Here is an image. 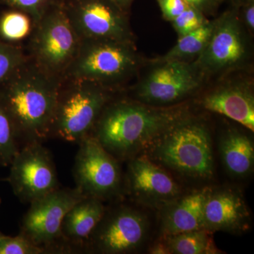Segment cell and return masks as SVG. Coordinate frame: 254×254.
<instances>
[{
  "mask_svg": "<svg viewBox=\"0 0 254 254\" xmlns=\"http://www.w3.org/2000/svg\"><path fill=\"white\" fill-rule=\"evenodd\" d=\"M187 115L185 108L112 99L100 114L90 136L119 161H128L143 154L164 132Z\"/></svg>",
  "mask_w": 254,
  "mask_h": 254,
  "instance_id": "cell-1",
  "label": "cell"
},
{
  "mask_svg": "<svg viewBox=\"0 0 254 254\" xmlns=\"http://www.w3.org/2000/svg\"><path fill=\"white\" fill-rule=\"evenodd\" d=\"M60 83L28 58L0 88V102L14 124L21 147L50 138Z\"/></svg>",
  "mask_w": 254,
  "mask_h": 254,
  "instance_id": "cell-2",
  "label": "cell"
},
{
  "mask_svg": "<svg viewBox=\"0 0 254 254\" xmlns=\"http://www.w3.org/2000/svg\"><path fill=\"white\" fill-rule=\"evenodd\" d=\"M141 155L192 180L206 181L215 174L210 130L203 121L189 115L172 125Z\"/></svg>",
  "mask_w": 254,
  "mask_h": 254,
  "instance_id": "cell-3",
  "label": "cell"
},
{
  "mask_svg": "<svg viewBox=\"0 0 254 254\" xmlns=\"http://www.w3.org/2000/svg\"><path fill=\"white\" fill-rule=\"evenodd\" d=\"M113 91L93 82L66 77L60 83L50 138L79 143L91 134Z\"/></svg>",
  "mask_w": 254,
  "mask_h": 254,
  "instance_id": "cell-4",
  "label": "cell"
},
{
  "mask_svg": "<svg viewBox=\"0 0 254 254\" xmlns=\"http://www.w3.org/2000/svg\"><path fill=\"white\" fill-rule=\"evenodd\" d=\"M29 59L50 77L61 81L66 76L81 45L60 0H52L33 25Z\"/></svg>",
  "mask_w": 254,
  "mask_h": 254,
  "instance_id": "cell-5",
  "label": "cell"
},
{
  "mask_svg": "<svg viewBox=\"0 0 254 254\" xmlns=\"http://www.w3.org/2000/svg\"><path fill=\"white\" fill-rule=\"evenodd\" d=\"M137 64L133 43L81 40L77 55L64 78L86 80L113 91L132 74Z\"/></svg>",
  "mask_w": 254,
  "mask_h": 254,
  "instance_id": "cell-6",
  "label": "cell"
},
{
  "mask_svg": "<svg viewBox=\"0 0 254 254\" xmlns=\"http://www.w3.org/2000/svg\"><path fill=\"white\" fill-rule=\"evenodd\" d=\"M106 207L103 218L87 244L86 252L100 254L138 253L150 237L148 214L138 204L119 199Z\"/></svg>",
  "mask_w": 254,
  "mask_h": 254,
  "instance_id": "cell-7",
  "label": "cell"
},
{
  "mask_svg": "<svg viewBox=\"0 0 254 254\" xmlns=\"http://www.w3.org/2000/svg\"><path fill=\"white\" fill-rule=\"evenodd\" d=\"M85 195L74 188L57 189L30 203L20 225L21 235L47 254H69L62 234L64 218Z\"/></svg>",
  "mask_w": 254,
  "mask_h": 254,
  "instance_id": "cell-8",
  "label": "cell"
},
{
  "mask_svg": "<svg viewBox=\"0 0 254 254\" xmlns=\"http://www.w3.org/2000/svg\"><path fill=\"white\" fill-rule=\"evenodd\" d=\"M79 145L73 173L76 187L85 196L115 201L125 195V175L118 160L88 136Z\"/></svg>",
  "mask_w": 254,
  "mask_h": 254,
  "instance_id": "cell-9",
  "label": "cell"
},
{
  "mask_svg": "<svg viewBox=\"0 0 254 254\" xmlns=\"http://www.w3.org/2000/svg\"><path fill=\"white\" fill-rule=\"evenodd\" d=\"M9 167L5 180L23 203L30 204L60 187L53 155L43 143L23 145Z\"/></svg>",
  "mask_w": 254,
  "mask_h": 254,
  "instance_id": "cell-10",
  "label": "cell"
},
{
  "mask_svg": "<svg viewBox=\"0 0 254 254\" xmlns=\"http://www.w3.org/2000/svg\"><path fill=\"white\" fill-rule=\"evenodd\" d=\"M81 40L133 43L127 11L112 0H60Z\"/></svg>",
  "mask_w": 254,
  "mask_h": 254,
  "instance_id": "cell-11",
  "label": "cell"
},
{
  "mask_svg": "<svg viewBox=\"0 0 254 254\" xmlns=\"http://www.w3.org/2000/svg\"><path fill=\"white\" fill-rule=\"evenodd\" d=\"M127 162L125 195L135 203L159 210L182 194L176 180L145 155H137Z\"/></svg>",
  "mask_w": 254,
  "mask_h": 254,
  "instance_id": "cell-12",
  "label": "cell"
},
{
  "mask_svg": "<svg viewBox=\"0 0 254 254\" xmlns=\"http://www.w3.org/2000/svg\"><path fill=\"white\" fill-rule=\"evenodd\" d=\"M200 75L193 64L177 60L161 62L138 86L137 100L155 107L177 103L200 86Z\"/></svg>",
  "mask_w": 254,
  "mask_h": 254,
  "instance_id": "cell-13",
  "label": "cell"
},
{
  "mask_svg": "<svg viewBox=\"0 0 254 254\" xmlns=\"http://www.w3.org/2000/svg\"><path fill=\"white\" fill-rule=\"evenodd\" d=\"M237 8L215 20L213 33L193 66L200 74L234 67L245 59L246 46Z\"/></svg>",
  "mask_w": 254,
  "mask_h": 254,
  "instance_id": "cell-14",
  "label": "cell"
},
{
  "mask_svg": "<svg viewBox=\"0 0 254 254\" xmlns=\"http://www.w3.org/2000/svg\"><path fill=\"white\" fill-rule=\"evenodd\" d=\"M204 229L212 233L240 235L250 230L252 215L240 190L232 187L212 188L203 209Z\"/></svg>",
  "mask_w": 254,
  "mask_h": 254,
  "instance_id": "cell-15",
  "label": "cell"
},
{
  "mask_svg": "<svg viewBox=\"0 0 254 254\" xmlns=\"http://www.w3.org/2000/svg\"><path fill=\"white\" fill-rule=\"evenodd\" d=\"M210 187L180 195L159 210L160 237L204 229L203 209Z\"/></svg>",
  "mask_w": 254,
  "mask_h": 254,
  "instance_id": "cell-16",
  "label": "cell"
},
{
  "mask_svg": "<svg viewBox=\"0 0 254 254\" xmlns=\"http://www.w3.org/2000/svg\"><path fill=\"white\" fill-rule=\"evenodd\" d=\"M104 202L84 196L64 218L62 234L69 254L86 252L87 244L106 210Z\"/></svg>",
  "mask_w": 254,
  "mask_h": 254,
  "instance_id": "cell-17",
  "label": "cell"
},
{
  "mask_svg": "<svg viewBox=\"0 0 254 254\" xmlns=\"http://www.w3.org/2000/svg\"><path fill=\"white\" fill-rule=\"evenodd\" d=\"M201 104L205 110L220 114L254 131V96L245 84L221 86L205 95Z\"/></svg>",
  "mask_w": 254,
  "mask_h": 254,
  "instance_id": "cell-18",
  "label": "cell"
},
{
  "mask_svg": "<svg viewBox=\"0 0 254 254\" xmlns=\"http://www.w3.org/2000/svg\"><path fill=\"white\" fill-rule=\"evenodd\" d=\"M219 152L229 175L245 178L254 166V145L248 135L238 129L227 130L220 138Z\"/></svg>",
  "mask_w": 254,
  "mask_h": 254,
  "instance_id": "cell-19",
  "label": "cell"
},
{
  "mask_svg": "<svg viewBox=\"0 0 254 254\" xmlns=\"http://www.w3.org/2000/svg\"><path fill=\"white\" fill-rule=\"evenodd\" d=\"M215 26V20L208 21L195 31L179 37L177 44L159 59L158 63L170 60L185 62L188 58L198 56L208 44Z\"/></svg>",
  "mask_w": 254,
  "mask_h": 254,
  "instance_id": "cell-20",
  "label": "cell"
},
{
  "mask_svg": "<svg viewBox=\"0 0 254 254\" xmlns=\"http://www.w3.org/2000/svg\"><path fill=\"white\" fill-rule=\"evenodd\" d=\"M165 238L171 254H222L214 243L212 232L205 230L182 232Z\"/></svg>",
  "mask_w": 254,
  "mask_h": 254,
  "instance_id": "cell-21",
  "label": "cell"
},
{
  "mask_svg": "<svg viewBox=\"0 0 254 254\" xmlns=\"http://www.w3.org/2000/svg\"><path fill=\"white\" fill-rule=\"evenodd\" d=\"M21 148L14 124L0 102V166L9 167Z\"/></svg>",
  "mask_w": 254,
  "mask_h": 254,
  "instance_id": "cell-22",
  "label": "cell"
},
{
  "mask_svg": "<svg viewBox=\"0 0 254 254\" xmlns=\"http://www.w3.org/2000/svg\"><path fill=\"white\" fill-rule=\"evenodd\" d=\"M33 28L31 16L18 10L4 13L0 18V37L7 43L22 41L31 36Z\"/></svg>",
  "mask_w": 254,
  "mask_h": 254,
  "instance_id": "cell-23",
  "label": "cell"
},
{
  "mask_svg": "<svg viewBox=\"0 0 254 254\" xmlns=\"http://www.w3.org/2000/svg\"><path fill=\"white\" fill-rule=\"evenodd\" d=\"M28 59L19 46L0 40V88Z\"/></svg>",
  "mask_w": 254,
  "mask_h": 254,
  "instance_id": "cell-24",
  "label": "cell"
},
{
  "mask_svg": "<svg viewBox=\"0 0 254 254\" xmlns=\"http://www.w3.org/2000/svg\"><path fill=\"white\" fill-rule=\"evenodd\" d=\"M0 254H47L46 251L21 234L15 237L0 234Z\"/></svg>",
  "mask_w": 254,
  "mask_h": 254,
  "instance_id": "cell-25",
  "label": "cell"
},
{
  "mask_svg": "<svg viewBox=\"0 0 254 254\" xmlns=\"http://www.w3.org/2000/svg\"><path fill=\"white\" fill-rule=\"evenodd\" d=\"M207 21L208 20L205 18L204 14L190 5L172 22L177 34L180 37L195 31Z\"/></svg>",
  "mask_w": 254,
  "mask_h": 254,
  "instance_id": "cell-26",
  "label": "cell"
},
{
  "mask_svg": "<svg viewBox=\"0 0 254 254\" xmlns=\"http://www.w3.org/2000/svg\"><path fill=\"white\" fill-rule=\"evenodd\" d=\"M9 6L31 16L35 24L44 14L52 0H4Z\"/></svg>",
  "mask_w": 254,
  "mask_h": 254,
  "instance_id": "cell-27",
  "label": "cell"
},
{
  "mask_svg": "<svg viewBox=\"0 0 254 254\" xmlns=\"http://www.w3.org/2000/svg\"><path fill=\"white\" fill-rule=\"evenodd\" d=\"M164 18L173 21L190 6L186 0H158Z\"/></svg>",
  "mask_w": 254,
  "mask_h": 254,
  "instance_id": "cell-28",
  "label": "cell"
},
{
  "mask_svg": "<svg viewBox=\"0 0 254 254\" xmlns=\"http://www.w3.org/2000/svg\"><path fill=\"white\" fill-rule=\"evenodd\" d=\"M190 6L199 10L203 14H211L218 9L222 0H186Z\"/></svg>",
  "mask_w": 254,
  "mask_h": 254,
  "instance_id": "cell-29",
  "label": "cell"
},
{
  "mask_svg": "<svg viewBox=\"0 0 254 254\" xmlns=\"http://www.w3.org/2000/svg\"><path fill=\"white\" fill-rule=\"evenodd\" d=\"M148 253L150 254H171L170 248L166 240L164 237L155 240L151 245L148 247Z\"/></svg>",
  "mask_w": 254,
  "mask_h": 254,
  "instance_id": "cell-30",
  "label": "cell"
},
{
  "mask_svg": "<svg viewBox=\"0 0 254 254\" xmlns=\"http://www.w3.org/2000/svg\"><path fill=\"white\" fill-rule=\"evenodd\" d=\"M243 18L246 26L251 31L254 30V0L242 6Z\"/></svg>",
  "mask_w": 254,
  "mask_h": 254,
  "instance_id": "cell-31",
  "label": "cell"
},
{
  "mask_svg": "<svg viewBox=\"0 0 254 254\" xmlns=\"http://www.w3.org/2000/svg\"><path fill=\"white\" fill-rule=\"evenodd\" d=\"M112 1L120 6L124 11H127V9L130 7L133 0H112Z\"/></svg>",
  "mask_w": 254,
  "mask_h": 254,
  "instance_id": "cell-32",
  "label": "cell"
},
{
  "mask_svg": "<svg viewBox=\"0 0 254 254\" xmlns=\"http://www.w3.org/2000/svg\"><path fill=\"white\" fill-rule=\"evenodd\" d=\"M230 1L233 4L234 7L239 9V8L245 6V4H248L252 0H230Z\"/></svg>",
  "mask_w": 254,
  "mask_h": 254,
  "instance_id": "cell-33",
  "label": "cell"
},
{
  "mask_svg": "<svg viewBox=\"0 0 254 254\" xmlns=\"http://www.w3.org/2000/svg\"><path fill=\"white\" fill-rule=\"evenodd\" d=\"M0 204H1V198H0ZM1 232H0V234H1Z\"/></svg>",
  "mask_w": 254,
  "mask_h": 254,
  "instance_id": "cell-34",
  "label": "cell"
}]
</instances>
